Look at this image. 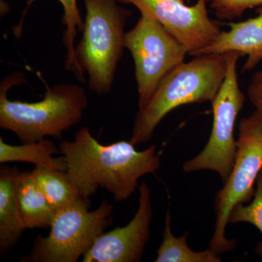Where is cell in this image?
<instances>
[{
  "mask_svg": "<svg viewBox=\"0 0 262 262\" xmlns=\"http://www.w3.org/2000/svg\"><path fill=\"white\" fill-rule=\"evenodd\" d=\"M59 149L67 177L83 198L102 187L115 201H127L136 192L139 179L160 166L155 145L144 151H137L130 141L103 145L86 127L77 131L75 140L62 141Z\"/></svg>",
  "mask_w": 262,
  "mask_h": 262,
  "instance_id": "cell-1",
  "label": "cell"
},
{
  "mask_svg": "<svg viewBox=\"0 0 262 262\" xmlns=\"http://www.w3.org/2000/svg\"><path fill=\"white\" fill-rule=\"evenodd\" d=\"M23 82V74L15 72L6 77L0 87V127L14 133L22 142H35L46 136L61 140L63 133L82 120L89 104L83 88L58 83L48 88L42 101L8 99V91Z\"/></svg>",
  "mask_w": 262,
  "mask_h": 262,
  "instance_id": "cell-2",
  "label": "cell"
},
{
  "mask_svg": "<svg viewBox=\"0 0 262 262\" xmlns=\"http://www.w3.org/2000/svg\"><path fill=\"white\" fill-rule=\"evenodd\" d=\"M229 52L201 55L183 62L165 76L144 107L139 108L130 141H149L158 124L172 110L189 103L211 102L227 72Z\"/></svg>",
  "mask_w": 262,
  "mask_h": 262,
  "instance_id": "cell-3",
  "label": "cell"
},
{
  "mask_svg": "<svg viewBox=\"0 0 262 262\" xmlns=\"http://www.w3.org/2000/svg\"><path fill=\"white\" fill-rule=\"evenodd\" d=\"M83 2V36L75 48L76 59L89 75V89L99 95L108 94L125 48V24L132 13L117 0Z\"/></svg>",
  "mask_w": 262,
  "mask_h": 262,
  "instance_id": "cell-4",
  "label": "cell"
},
{
  "mask_svg": "<svg viewBox=\"0 0 262 262\" xmlns=\"http://www.w3.org/2000/svg\"><path fill=\"white\" fill-rule=\"evenodd\" d=\"M236 145L232 172L215 196V223L209 248L220 254L235 248L236 239L226 237L229 215L237 205L252 201L256 179L262 170V119L257 112L239 120Z\"/></svg>",
  "mask_w": 262,
  "mask_h": 262,
  "instance_id": "cell-5",
  "label": "cell"
},
{
  "mask_svg": "<svg viewBox=\"0 0 262 262\" xmlns=\"http://www.w3.org/2000/svg\"><path fill=\"white\" fill-rule=\"evenodd\" d=\"M90 206L89 198H82L55 212L47 237L38 234L30 253L21 261L76 262L83 257L113 222V206L108 201L94 211H89Z\"/></svg>",
  "mask_w": 262,
  "mask_h": 262,
  "instance_id": "cell-6",
  "label": "cell"
},
{
  "mask_svg": "<svg viewBox=\"0 0 262 262\" xmlns=\"http://www.w3.org/2000/svg\"><path fill=\"white\" fill-rule=\"evenodd\" d=\"M242 56L238 52H229L225 80L211 101L213 119L211 136L204 149L184 164L185 173L212 170L225 183L232 172L237 151L234 125L246 101L237 73V62Z\"/></svg>",
  "mask_w": 262,
  "mask_h": 262,
  "instance_id": "cell-7",
  "label": "cell"
},
{
  "mask_svg": "<svg viewBox=\"0 0 262 262\" xmlns=\"http://www.w3.org/2000/svg\"><path fill=\"white\" fill-rule=\"evenodd\" d=\"M125 47L135 63L141 108L149 102L164 77L184 62L188 53L161 24L142 15L135 27L125 33Z\"/></svg>",
  "mask_w": 262,
  "mask_h": 262,
  "instance_id": "cell-8",
  "label": "cell"
},
{
  "mask_svg": "<svg viewBox=\"0 0 262 262\" xmlns=\"http://www.w3.org/2000/svg\"><path fill=\"white\" fill-rule=\"evenodd\" d=\"M120 4L133 5L141 15L154 19L168 31L187 50L198 56L200 52L219 37L220 25L208 15L207 5L211 0H198L188 6L184 0H117Z\"/></svg>",
  "mask_w": 262,
  "mask_h": 262,
  "instance_id": "cell-9",
  "label": "cell"
},
{
  "mask_svg": "<svg viewBox=\"0 0 262 262\" xmlns=\"http://www.w3.org/2000/svg\"><path fill=\"white\" fill-rule=\"evenodd\" d=\"M137 211L123 227H117L101 234L91 249L84 255L83 262H139L151 237L153 211L147 184L139 187Z\"/></svg>",
  "mask_w": 262,
  "mask_h": 262,
  "instance_id": "cell-10",
  "label": "cell"
},
{
  "mask_svg": "<svg viewBox=\"0 0 262 262\" xmlns=\"http://www.w3.org/2000/svg\"><path fill=\"white\" fill-rule=\"evenodd\" d=\"M258 15L238 23H229V30L222 31L216 39L200 52L198 56L238 52L247 56L242 72H251L262 61V6Z\"/></svg>",
  "mask_w": 262,
  "mask_h": 262,
  "instance_id": "cell-11",
  "label": "cell"
},
{
  "mask_svg": "<svg viewBox=\"0 0 262 262\" xmlns=\"http://www.w3.org/2000/svg\"><path fill=\"white\" fill-rule=\"evenodd\" d=\"M20 171L13 167L0 170V253L12 249L25 229L20 219L17 189Z\"/></svg>",
  "mask_w": 262,
  "mask_h": 262,
  "instance_id": "cell-12",
  "label": "cell"
},
{
  "mask_svg": "<svg viewBox=\"0 0 262 262\" xmlns=\"http://www.w3.org/2000/svg\"><path fill=\"white\" fill-rule=\"evenodd\" d=\"M17 198L25 229L51 227L55 211L48 203L32 172H20Z\"/></svg>",
  "mask_w": 262,
  "mask_h": 262,
  "instance_id": "cell-13",
  "label": "cell"
},
{
  "mask_svg": "<svg viewBox=\"0 0 262 262\" xmlns=\"http://www.w3.org/2000/svg\"><path fill=\"white\" fill-rule=\"evenodd\" d=\"M61 153L59 147L49 139L35 142L24 143L14 146L7 144L0 138V163L24 162L34 164L36 167H45L54 170H67L64 158H53V155Z\"/></svg>",
  "mask_w": 262,
  "mask_h": 262,
  "instance_id": "cell-14",
  "label": "cell"
},
{
  "mask_svg": "<svg viewBox=\"0 0 262 262\" xmlns=\"http://www.w3.org/2000/svg\"><path fill=\"white\" fill-rule=\"evenodd\" d=\"M171 215L170 210L166 213L163 241L157 251L155 262H221L220 253L211 248L195 252L187 244L188 232L181 237H176L171 231Z\"/></svg>",
  "mask_w": 262,
  "mask_h": 262,
  "instance_id": "cell-15",
  "label": "cell"
},
{
  "mask_svg": "<svg viewBox=\"0 0 262 262\" xmlns=\"http://www.w3.org/2000/svg\"><path fill=\"white\" fill-rule=\"evenodd\" d=\"M32 172L55 212L72 206L83 198L70 182L65 170L35 167Z\"/></svg>",
  "mask_w": 262,
  "mask_h": 262,
  "instance_id": "cell-16",
  "label": "cell"
},
{
  "mask_svg": "<svg viewBox=\"0 0 262 262\" xmlns=\"http://www.w3.org/2000/svg\"><path fill=\"white\" fill-rule=\"evenodd\" d=\"M34 0H29V5L32 4ZM62 5L63 8V16L62 22L64 24L67 29L63 37V42L67 49L66 56V70L73 72L79 80L83 82L84 74L81 70L80 66L77 63L75 56V41L77 37V31L82 32L84 28V21L80 15V10L77 7L76 0H57Z\"/></svg>",
  "mask_w": 262,
  "mask_h": 262,
  "instance_id": "cell-17",
  "label": "cell"
},
{
  "mask_svg": "<svg viewBox=\"0 0 262 262\" xmlns=\"http://www.w3.org/2000/svg\"><path fill=\"white\" fill-rule=\"evenodd\" d=\"M256 192L249 204H239L234 207L229 216L228 223H248L254 226L262 234V170L256 182ZM262 258V242L255 249Z\"/></svg>",
  "mask_w": 262,
  "mask_h": 262,
  "instance_id": "cell-18",
  "label": "cell"
},
{
  "mask_svg": "<svg viewBox=\"0 0 262 262\" xmlns=\"http://www.w3.org/2000/svg\"><path fill=\"white\" fill-rule=\"evenodd\" d=\"M262 6V0H211L210 8L221 20L239 18L247 10Z\"/></svg>",
  "mask_w": 262,
  "mask_h": 262,
  "instance_id": "cell-19",
  "label": "cell"
},
{
  "mask_svg": "<svg viewBox=\"0 0 262 262\" xmlns=\"http://www.w3.org/2000/svg\"><path fill=\"white\" fill-rule=\"evenodd\" d=\"M247 95L250 102L262 119V70L253 74L248 84Z\"/></svg>",
  "mask_w": 262,
  "mask_h": 262,
  "instance_id": "cell-20",
  "label": "cell"
}]
</instances>
